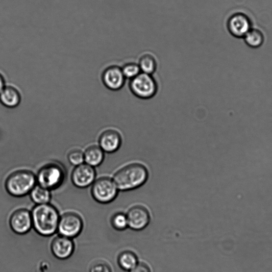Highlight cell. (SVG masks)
Returning <instances> with one entry per match:
<instances>
[{"label": "cell", "mask_w": 272, "mask_h": 272, "mask_svg": "<svg viewBox=\"0 0 272 272\" xmlns=\"http://www.w3.org/2000/svg\"><path fill=\"white\" fill-rule=\"evenodd\" d=\"M150 177L147 166L133 161L121 165L114 173L112 179L119 191H129L143 186Z\"/></svg>", "instance_id": "obj_1"}, {"label": "cell", "mask_w": 272, "mask_h": 272, "mask_svg": "<svg viewBox=\"0 0 272 272\" xmlns=\"http://www.w3.org/2000/svg\"><path fill=\"white\" fill-rule=\"evenodd\" d=\"M33 228L43 237L53 236L58 231L60 220L56 207L50 203L36 205L31 212Z\"/></svg>", "instance_id": "obj_2"}, {"label": "cell", "mask_w": 272, "mask_h": 272, "mask_svg": "<svg viewBox=\"0 0 272 272\" xmlns=\"http://www.w3.org/2000/svg\"><path fill=\"white\" fill-rule=\"evenodd\" d=\"M37 185L36 175L29 170H18L10 174L7 178L5 187L12 197L21 198L29 195Z\"/></svg>", "instance_id": "obj_3"}, {"label": "cell", "mask_w": 272, "mask_h": 272, "mask_svg": "<svg viewBox=\"0 0 272 272\" xmlns=\"http://www.w3.org/2000/svg\"><path fill=\"white\" fill-rule=\"evenodd\" d=\"M37 184L50 191L60 187L66 178L64 167L57 162H50L42 166L36 175Z\"/></svg>", "instance_id": "obj_4"}, {"label": "cell", "mask_w": 272, "mask_h": 272, "mask_svg": "<svg viewBox=\"0 0 272 272\" xmlns=\"http://www.w3.org/2000/svg\"><path fill=\"white\" fill-rule=\"evenodd\" d=\"M119 191L112 178L102 177L96 179L92 185L91 195L97 203L108 204L118 197Z\"/></svg>", "instance_id": "obj_5"}, {"label": "cell", "mask_w": 272, "mask_h": 272, "mask_svg": "<svg viewBox=\"0 0 272 272\" xmlns=\"http://www.w3.org/2000/svg\"><path fill=\"white\" fill-rule=\"evenodd\" d=\"M130 88L136 96L141 99H149L156 94L158 86L151 75L141 72L131 80Z\"/></svg>", "instance_id": "obj_6"}, {"label": "cell", "mask_w": 272, "mask_h": 272, "mask_svg": "<svg viewBox=\"0 0 272 272\" xmlns=\"http://www.w3.org/2000/svg\"><path fill=\"white\" fill-rule=\"evenodd\" d=\"M83 228V219L77 213L67 212L60 217L58 232L60 236L73 239L80 235Z\"/></svg>", "instance_id": "obj_7"}, {"label": "cell", "mask_w": 272, "mask_h": 272, "mask_svg": "<svg viewBox=\"0 0 272 272\" xmlns=\"http://www.w3.org/2000/svg\"><path fill=\"white\" fill-rule=\"evenodd\" d=\"M128 227L136 231L143 230L149 225L151 215L144 205L136 204L129 208L126 213Z\"/></svg>", "instance_id": "obj_8"}, {"label": "cell", "mask_w": 272, "mask_h": 272, "mask_svg": "<svg viewBox=\"0 0 272 272\" xmlns=\"http://www.w3.org/2000/svg\"><path fill=\"white\" fill-rule=\"evenodd\" d=\"M96 179L95 167L84 163L75 166L71 175V182L78 188H88Z\"/></svg>", "instance_id": "obj_9"}, {"label": "cell", "mask_w": 272, "mask_h": 272, "mask_svg": "<svg viewBox=\"0 0 272 272\" xmlns=\"http://www.w3.org/2000/svg\"><path fill=\"white\" fill-rule=\"evenodd\" d=\"M9 224L15 234L23 235L28 234L33 228L31 212L26 209H20L10 216Z\"/></svg>", "instance_id": "obj_10"}, {"label": "cell", "mask_w": 272, "mask_h": 272, "mask_svg": "<svg viewBox=\"0 0 272 272\" xmlns=\"http://www.w3.org/2000/svg\"><path fill=\"white\" fill-rule=\"evenodd\" d=\"M123 142L122 135L117 129L104 131L98 138V146L105 153L112 154L119 150Z\"/></svg>", "instance_id": "obj_11"}, {"label": "cell", "mask_w": 272, "mask_h": 272, "mask_svg": "<svg viewBox=\"0 0 272 272\" xmlns=\"http://www.w3.org/2000/svg\"><path fill=\"white\" fill-rule=\"evenodd\" d=\"M227 29L233 36L243 38L252 29V23L248 15L242 12H237L228 19Z\"/></svg>", "instance_id": "obj_12"}, {"label": "cell", "mask_w": 272, "mask_h": 272, "mask_svg": "<svg viewBox=\"0 0 272 272\" xmlns=\"http://www.w3.org/2000/svg\"><path fill=\"white\" fill-rule=\"evenodd\" d=\"M51 249L55 257L65 260L73 254L75 244L72 239L59 235L52 242Z\"/></svg>", "instance_id": "obj_13"}, {"label": "cell", "mask_w": 272, "mask_h": 272, "mask_svg": "<svg viewBox=\"0 0 272 272\" xmlns=\"http://www.w3.org/2000/svg\"><path fill=\"white\" fill-rule=\"evenodd\" d=\"M126 78L122 69L117 66H111L104 71L102 81L106 87L112 90H118L124 85Z\"/></svg>", "instance_id": "obj_14"}, {"label": "cell", "mask_w": 272, "mask_h": 272, "mask_svg": "<svg viewBox=\"0 0 272 272\" xmlns=\"http://www.w3.org/2000/svg\"><path fill=\"white\" fill-rule=\"evenodd\" d=\"M21 101L20 90L15 85H7L0 94V103L6 108L10 109L17 108L19 106Z\"/></svg>", "instance_id": "obj_15"}, {"label": "cell", "mask_w": 272, "mask_h": 272, "mask_svg": "<svg viewBox=\"0 0 272 272\" xmlns=\"http://www.w3.org/2000/svg\"><path fill=\"white\" fill-rule=\"evenodd\" d=\"M84 154L85 163L94 167L100 166L105 160V152L98 145L89 146Z\"/></svg>", "instance_id": "obj_16"}, {"label": "cell", "mask_w": 272, "mask_h": 272, "mask_svg": "<svg viewBox=\"0 0 272 272\" xmlns=\"http://www.w3.org/2000/svg\"><path fill=\"white\" fill-rule=\"evenodd\" d=\"M29 195L32 201L36 205L48 204L52 199L51 191L37 184Z\"/></svg>", "instance_id": "obj_17"}, {"label": "cell", "mask_w": 272, "mask_h": 272, "mask_svg": "<svg viewBox=\"0 0 272 272\" xmlns=\"http://www.w3.org/2000/svg\"><path fill=\"white\" fill-rule=\"evenodd\" d=\"M246 44L252 48L261 47L264 42V35L262 31L252 29L243 37Z\"/></svg>", "instance_id": "obj_18"}, {"label": "cell", "mask_w": 272, "mask_h": 272, "mask_svg": "<svg viewBox=\"0 0 272 272\" xmlns=\"http://www.w3.org/2000/svg\"><path fill=\"white\" fill-rule=\"evenodd\" d=\"M118 262L125 270L130 271L138 263L136 255L131 251H125L119 256Z\"/></svg>", "instance_id": "obj_19"}, {"label": "cell", "mask_w": 272, "mask_h": 272, "mask_svg": "<svg viewBox=\"0 0 272 272\" xmlns=\"http://www.w3.org/2000/svg\"><path fill=\"white\" fill-rule=\"evenodd\" d=\"M139 67L141 72L152 75L157 69V62L151 55H145L139 60Z\"/></svg>", "instance_id": "obj_20"}, {"label": "cell", "mask_w": 272, "mask_h": 272, "mask_svg": "<svg viewBox=\"0 0 272 272\" xmlns=\"http://www.w3.org/2000/svg\"><path fill=\"white\" fill-rule=\"evenodd\" d=\"M111 224L116 230L121 231L126 229L128 227L126 214L122 212L115 213L111 218Z\"/></svg>", "instance_id": "obj_21"}, {"label": "cell", "mask_w": 272, "mask_h": 272, "mask_svg": "<svg viewBox=\"0 0 272 272\" xmlns=\"http://www.w3.org/2000/svg\"><path fill=\"white\" fill-rule=\"evenodd\" d=\"M67 158L69 163L75 167L85 163L84 152L81 150L71 151L68 154Z\"/></svg>", "instance_id": "obj_22"}, {"label": "cell", "mask_w": 272, "mask_h": 272, "mask_svg": "<svg viewBox=\"0 0 272 272\" xmlns=\"http://www.w3.org/2000/svg\"><path fill=\"white\" fill-rule=\"evenodd\" d=\"M122 71L126 79L131 80L134 79L141 72L139 66L135 63L126 64L122 69Z\"/></svg>", "instance_id": "obj_23"}, {"label": "cell", "mask_w": 272, "mask_h": 272, "mask_svg": "<svg viewBox=\"0 0 272 272\" xmlns=\"http://www.w3.org/2000/svg\"><path fill=\"white\" fill-rule=\"evenodd\" d=\"M89 272H112L110 266L106 262H100L94 264Z\"/></svg>", "instance_id": "obj_24"}, {"label": "cell", "mask_w": 272, "mask_h": 272, "mask_svg": "<svg viewBox=\"0 0 272 272\" xmlns=\"http://www.w3.org/2000/svg\"><path fill=\"white\" fill-rule=\"evenodd\" d=\"M130 272H151L149 267L145 263H138Z\"/></svg>", "instance_id": "obj_25"}, {"label": "cell", "mask_w": 272, "mask_h": 272, "mask_svg": "<svg viewBox=\"0 0 272 272\" xmlns=\"http://www.w3.org/2000/svg\"><path fill=\"white\" fill-rule=\"evenodd\" d=\"M7 85L6 81L4 75L0 72V94L3 92V90Z\"/></svg>", "instance_id": "obj_26"}]
</instances>
